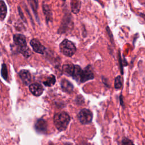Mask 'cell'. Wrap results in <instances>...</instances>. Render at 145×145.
<instances>
[{"label":"cell","instance_id":"1","mask_svg":"<svg viewBox=\"0 0 145 145\" xmlns=\"http://www.w3.org/2000/svg\"><path fill=\"white\" fill-rule=\"evenodd\" d=\"M54 123L56 128L59 131L65 130L70 121L69 115L65 112H61L54 114Z\"/></svg>","mask_w":145,"mask_h":145},{"label":"cell","instance_id":"2","mask_svg":"<svg viewBox=\"0 0 145 145\" xmlns=\"http://www.w3.org/2000/svg\"><path fill=\"white\" fill-rule=\"evenodd\" d=\"M15 44L18 47V51L24 57H28L31 55V52L27 45L25 37L22 34H15L13 36Z\"/></svg>","mask_w":145,"mask_h":145},{"label":"cell","instance_id":"16","mask_svg":"<svg viewBox=\"0 0 145 145\" xmlns=\"http://www.w3.org/2000/svg\"><path fill=\"white\" fill-rule=\"evenodd\" d=\"M56 82V78L55 76L53 75H51L48 79L44 82V84L46 86H53Z\"/></svg>","mask_w":145,"mask_h":145},{"label":"cell","instance_id":"5","mask_svg":"<svg viewBox=\"0 0 145 145\" xmlns=\"http://www.w3.org/2000/svg\"><path fill=\"white\" fill-rule=\"evenodd\" d=\"M94 78V75L92 71L91 66H87L84 70H82L79 82L80 83H84L89 80L93 79Z\"/></svg>","mask_w":145,"mask_h":145},{"label":"cell","instance_id":"11","mask_svg":"<svg viewBox=\"0 0 145 145\" xmlns=\"http://www.w3.org/2000/svg\"><path fill=\"white\" fill-rule=\"evenodd\" d=\"M71 11L74 14H77L80 8V2L79 0H71Z\"/></svg>","mask_w":145,"mask_h":145},{"label":"cell","instance_id":"13","mask_svg":"<svg viewBox=\"0 0 145 145\" xmlns=\"http://www.w3.org/2000/svg\"><path fill=\"white\" fill-rule=\"evenodd\" d=\"M82 70V69L79 65H74V71H73V73L71 77L77 82H79V79H80V76Z\"/></svg>","mask_w":145,"mask_h":145},{"label":"cell","instance_id":"7","mask_svg":"<svg viewBox=\"0 0 145 145\" xmlns=\"http://www.w3.org/2000/svg\"><path fill=\"white\" fill-rule=\"evenodd\" d=\"M29 89L30 92L33 95L36 96H39L41 95L44 90L42 86L39 83L31 84L29 87Z\"/></svg>","mask_w":145,"mask_h":145},{"label":"cell","instance_id":"4","mask_svg":"<svg viewBox=\"0 0 145 145\" xmlns=\"http://www.w3.org/2000/svg\"><path fill=\"white\" fill-rule=\"evenodd\" d=\"M78 118L81 123L86 125L92 122L93 114L90 110L84 108L79 111L78 114Z\"/></svg>","mask_w":145,"mask_h":145},{"label":"cell","instance_id":"8","mask_svg":"<svg viewBox=\"0 0 145 145\" xmlns=\"http://www.w3.org/2000/svg\"><path fill=\"white\" fill-rule=\"evenodd\" d=\"M61 86L62 87V89L66 92L71 93L74 89V86L72 84L69 82V80L66 79H62L61 82Z\"/></svg>","mask_w":145,"mask_h":145},{"label":"cell","instance_id":"9","mask_svg":"<svg viewBox=\"0 0 145 145\" xmlns=\"http://www.w3.org/2000/svg\"><path fill=\"white\" fill-rule=\"evenodd\" d=\"M19 76L25 84H28L31 79V76L27 70H22L19 72Z\"/></svg>","mask_w":145,"mask_h":145},{"label":"cell","instance_id":"6","mask_svg":"<svg viewBox=\"0 0 145 145\" xmlns=\"http://www.w3.org/2000/svg\"><path fill=\"white\" fill-rule=\"evenodd\" d=\"M30 45L33 50L39 54H43L45 52V47L36 39H33L30 41Z\"/></svg>","mask_w":145,"mask_h":145},{"label":"cell","instance_id":"17","mask_svg":"<svg viewBox=\"0 0 145 145\" xmlns=\"http://www.w3.org/2000/svg\"><path fill=\"white\" fill-rule=\"evenodd\" d=\"M122 86L121 78L120 75L117 76L114 80V87L116 89H119Z\"/></svg>","mask_w":145,"mask_h":145},{"label":"cell","instance_id":"3","mask_svg":"<svg viewBox=\"0 0 145 145\" xmlns=\"http://www.w3.org/2000/svg\"><path fill=\"white\" fill-rule=\"evenodd\" d=\"M59 48L61 53L67 57L72 56L76 50L74 43L67 39H65L62 41L60 44Z\"/></svg>","mask_w":145,"mask_h":145},{"label":"cell","instance_id":"18","mask_svg":"<svg viewBox=\"0 0 145 145\" xmlns=\"http://www.w3.org/2000/svg\"><path fill=\"white\" fill-rule=\"evenodd\" d=\"M121 145H134V144L131 140L126 138H124L122 140Z\"/></svg>","mask_w":145,"mask_h":145},{"label":"cell","instance_id":"15","mask_svg":"<svg viewBox=\"0 0 145 145\" xmlns=\"http://www.w3.org/2000/svg\"><path fill=\"white\" fill-rule=\"evenodd\" d=\"M43 11L47 19V21L49 20L52 18V13L47 5H43Z\"/></svg>","mask_w":145,"mask_h":145},{"label":"cell","instance_id":"10","mask_svg":"<svg viewBox=\"0 0 145 145\" xmlns=\"http://www.w3.org/2000/svg\"><path fill=\"white\" fill-rule=\"evenodd\" d=\"M74 65L72 63L65 64L62 66V72L69 76H72Z\"/></svg>","mask_w":145,"mask_h":145},{"label":"cell","instance_id":"12","mask_svg":"<svg viewBox=\"0 0 145 145\" xmlns=\"http://www.w3.org/2000/svg\"><path fill=\"white\" fill-rule=\"evenodd\" d=\"M36 129L40 132L44 133L46 130V123L43 120H39L36 123Z\"/></svg>","mask_w":145,"mask_h":145},{"label":"cell","instance_id":"14","mask_svg":"<svg viewBox=\"0 0 145 145\" xmlns=\"http://www.w3.org/2000/svg\"><path fill=\"white\" fill-rule=\"evenodd\" d=\"M7 14V7L3 1H0V19L3 20Z\"/></svg>","mask_w":145,"mask_h":145}]
</instances>
